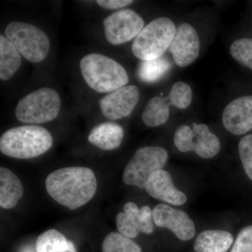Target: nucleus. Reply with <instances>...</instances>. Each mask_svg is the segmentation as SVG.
<instances>
[{"instance_id": "24", "label": "nucleus", "mask_w": 252, "mask_h": 252, "mask_svg": "<svg viewBox=\"0 0 252 252\" xmlns=\"http://www.w3.org/2000/svg\"><path fill=\"white\" fill-rule=\"evenodd\" d=\"M171 105L180 109L188 108L193 99L191 88L183 81H177L172 86L167 95Z\"/></svg>"}, {"instance_id": "11", "label": "nucleus", "mask_w": 252, "mask_h": 252, "mask_svg": "<svg viewBox=\"0 0 252 252\" xmlns=\"http://www.w3.org/2000/svg\"><path fill=\"white\" fill-rule=\"evenodd\" d=\"M152 215L157 226L171 230L182 241L190 240L195 234L194 222L185 212L159 204L152 210Z\"/></svg>"}, {"instance_id": "9", "label": "nucleus", "mask_w": 252, "mask_h": 252, "mask_svg": "<svg viewBox=\"0 0 252 252\" xmlns=\"http://www.w3.org/2000/svg\"><path fill=\"white\" fill-rule=\"evenodd\" d=\"M124 212H119L116 218L117 229L121 234L132 239L140 233L150 235L154 232L152 210L147 205L138 208L132 202L124 205Z\"/></svg>"}, {"instance_id": "4", "label": "nucleus", "mask_w": 252, "mask_h": 252, "mask_svg": "<svg viewBox=\"0 0 252 252\" xmlns=\"http://www.w3.org/2000/svg\"><path fill=\"white\" fill-rule=\"evenodd\" d=\"M177 28L167 17L156 18L144 26L132 44V54L141 61L160 59L171 45Z\"/></svg>"}, {"instance_id": "12", "label": "nucleus", "mask_w": 252, "mask_h": 252, "mask_svg": "<svg viewBox=\"0 0 252 252\" xmlns=\"http://www.w3.org/2000/svg\"><path fill=\"white\" fill-rule=\"evenodd\" d=\"M200 47V39L196 31L191 25L184 23L177 28L169 50L175 64L185 67L198 59Z\"/></svg>"}, {"instance_id": "26", "label": "nucleus", "mask_w": 252, "mask_h": 252, "mask_svg": "<svg viewBox=\"0 0 252 252\" xmlns=\"http://www.w3.org/2000/svg\"><path fill=\"white\" fill-rule=\"evenodd\" d=\"M174 142L181 152H193L194 147L193 130L189 126H181L176 130L174 136Z\"/></svg>"}, {"instance_id": "1", "label": "nucleus", "mask_w": 252, "mask_h": 252, "mask_svg": "<svg viewBox=\"0 0 252 252\" xmlns=\"http://www.w3.org/2000/svg\"><path fill=\"white\" fill-rule=\"evenodd\" d=\"M48 194L57 203L74 210L89 203L97 190V180L89 167H67L51 172L46 179Z\"/></svg>"}, {"instance_id": "28", "label": "nucleus", "mask_w": 252, "mask_h": 252, "mask_svg": "<svg viewBox=\"0 0 252 252\" xmlns=\"http://www.w3.org/2000/svg\"><path fill=\"white\" fill-rule=\"evenodd\" d=\"M230 252H252V225L240 232Z\"/></svg>"}, {"instance_id": "8", "label": "nucleus", "mask_w": 252, "mask_h": 252, "mask_svg": "<svg viewBox=\"0 0 252 252\" xmlns=\"http://www.w3.org/2000/svg\"><path fill=\"white\" fill-rule=\"evenodd\" d=\"M104 34L108 42L120 45L132 40L144 28L143 18L131 9H122L103 21Z\"/></svg>"}, {"instance_id": "25", "label": "nucleus", "mask_w": 252, "mask_h": 252, "mask_svg": "<svg viewBox=\"0 0 252 252\" xmlns=\"http://www.w3.org/2000/svg\"><path fill=\"white\" fill-rule=\"evenodd\" d=\"M230 53L237 62L252 69V38H240L233 41Z\"/></svg>"}, {"instance_id": "18", "label": "nucleus", "mask_w": 252, "mask_h": 252, "mask_svg": "<svg viewBox=\"0 0 252 252\" xmlns=\"http://www.w3.org/2000/svg\"><path fill=\"white\" fill-rule=\"evenodd\" d=\"M194 152L199 157L209 159L216 157L220 149V141L205 124H193Z\"/></svg>"}, {"instance_id": "3", "label": "nucleus", "mask_w": 252, "mask_h": 252, "mask_svg": "<svg viewBox=\"0 0 252 252\" xmlns=\"http://www.w3.org/2000/svg\"><path fill=\"white\" fill-rule=\"evenodd\" d=\"M80 69L86 84L98 93H112L129 81L125 68L102 54L86 55L81 60Z\"/></svg>"}, {"instance_id": "6", "label": "nucleus", "mask_w": 252, "mask_h": 252, "mask_svg": "<svg viewBox=\"0 0 252 252\" xmlns=\"http://www.w3.org/2000/svg\"><path fill=\"white\" fill-rule=\"evenodd\" d=\"M4 32L5 36L28 61L40 63L47 57L50 50L49 37L36 26L14 21L6 26Z\"/></svg>"}, {"instance_id": "10", "label": "nucleus", "mask_w": 252, "mask_h": 252, "mask_svg": "<svg viewBox=\"0 0 252 252\" xmlns=\"http://www.w3.org/2000/svg\"><path fill=\"white\" fill-rule=\"evenodd\" d=\"M140 98L136 86H125L109 93L99 100L102 114L109 120H119L130 115Z\"/></svg>"}, {"instance_id": "15", "label": "nucleus", "mask_w": 252, "mask_h": 252, "mask_svg": "<svg viewBox=\"0 0 252 252\" xmlns=\"http://www.w3.org/2000/svg\"><path fill=\"white\" fill-rule=\"evenodd\" d=\"M124 131L119 124L105 122L94 126L88 137L91 144L104 151L117 149L122 144Z\"/></svg>"}, {"instance_id": "2", "label": "nucleus", "mask_w": 252, "mask_h": 252, "mask_svg": "<svg viewBox=\"0 0 252 252\" xmlns=\"http://www.w3.org/2000/svg\"><path fill=\"white\" fill-rule=\"evenodd\" d=\"M53 145V137L44 127L18 126L6 131L0 138V151L7 157L30 159L45 154Z\"/></svg>"}, {"instance_id": "29", "label": "nucleus", "mask_w": 252, "mask_h": 252, "mask_svg": "<svg viewBox=\"0 0 252 252\" xmlns=\"http://www.w3.org/2000/svg\"><path fill=\"white\" fill-rule=\"evenodd\" d=\"M96 2L104 9L114 10L126 7L134 1L132 0H98Z\"/></svg>"}, {"instance_id": "21", "label": "nucleus", "mask_w": 252, "mask_h": 252, "mask_svg": "<svg viewBox=\"0 0 252 252\" xmlns=\"http://www.w3.org/2000/svg\"><path fill=\"white\" fill-rule=\"evenodd\" d=\"M36 252H77L75 245L57 230L50 229L39 235Z\"/></svg>"}, {"instance_id": "22", "label": "nucleus", "mask_w": 252, "mask_h": 252, "mask_svg": "<svg viewBox=\"0 0 252 252\" xmlns=\"http://www.w3.org/2000/svg\"><path fill=\"white\" fill-rule=\"evenodd\" d=\"M170 67V61L165 58L142 61L137 69V77L143 82H156L166 74Z\"/></svg>"}, {"instance_id": "20", "label": "nucleus", "mask_w": 252, "mask_h": 252, "mask_svg": "<svg viewBox=\"0 0 252 252\" xmlns=\"http://www.w3.org/2000/svg\"><path fill=\"white\" fill-rule=\"evenodd\" d=\"M168 97H152L146 105L142 119L144 124L149 127H155L163 125L170 117V106Z\"/></svg>"}, {"instance_id": "5", "label": "nucleus", "mask_w": 252, "mask_h": 252, "mask_svg": "<svg viewBox=\"0 0 252 252\" xmlns=\"http://www.w3.org/2000/svg\"><path fill=\"white\" fill-rule=\"evenodd\" d=\"M61 107L59 93L50 88H41L19 101L15 116L25 124H43L54 120L59 116Z\"/></svg>"}, {"instance_id": "30", "label": "nucleus", "mask_w": 252, "mask_h": 252, "mask_svg": "<svg viewBox=\"0 0 252 252\" xmlns=\"http://www.w3.org/2000/svg\"><path fill=\"white\" fill-rule=\"evenodd\" d=\"M21 252H36V251L34 252L32 248H31V247L28 246L25 247Z\"/></svg>"}, {"instance_id": "7", "label": "nucleus", "mask_w": 252, "mask_h": 252, "mask_svg": "<svg viewBox=\"0 0 252 252\" xmlns=\"http://www.w3.org/2000/svg\"><path fill=\"white\" fill-rule=\"evenodd\" d=\"M168 158L165 149L160 147H144L137 149L126 165L123 181L126 185L145 188L150 176L162 170Z\"/></svg>"}, {"instance_id": "17", "label": "nucleus", "mask_w": 252, "mask_h": 252, "mask_svg": "<svg viewBox=\"0 0 252 252\" xmlns=\"http://www.w3.org/2000/svg\"><path fill=\"white\" fill-rule=\"evenodd\" d=\"M233 243V235L221 230H207L197 237L194 244L196 252H226Z\"/></svg>"}, {"instance_id": "19", "label": "nucleus", "mask_w": 252, "mask_h": 252, "mask_svg": "<svg viewBox=\"0 0 252 252\" xmlns=\"http://www.w3.org/2000/svg\"><path fill=\"white\" fill-rule=\"evenodd\" d=\"M21 54L6 36H0V79L9 80L21 64Z\"/></svg>"}, {"instance_id": "14", "label": "nucleus", "mask_w": 252, "mask_h": 252, "mask_svg": "<svg viewBox=\"0 0 252 252\" xmlns=\"http://www.w3.org/2000/svg\"><path fill=\"white\" fill-rule=\"evenodd\" d=\"M144 189L152 198L175 206L184 205L187 200V195L176 188L170 173L164 170L152 174Z\"/></svg>"}, {"instance_id": "16", "label": "nucleus", "mask_w": 252, "mask_h": 252, "mask_svg": "<svg viewBox=\"0 0 252 252\" xmlns=\"http://www.w3.org/2000/svg\"><path fill=\"white\" fill-rule=\"evenodd\" d=\"M23 195L19 178L6 167H0V206L9 210L17 205Z\"/></svg>"}, {"instance_id": "23", "label": "nucleus", "mask_w": 252, "mask_h": 252, "mask_svg": "<svg viewBox=\"0 0 252 252\" xmlns=\"http://www.w3.org/2000/svg\"><path fill=\"white\" fill-rule=\"evenodd\" d=\"M102 252H142L140 247L120 233H109L104 239Z\"/></svg>"}, {"instance_id": "13", "label": "nucleus", "mask_w": 252, "mask_h": 252, "mask_svg": "<svg viewBox=\"0 0 252 252\" xmlns=\"http://www.w3.org/2000/svg\"><path fill=\"white\" fill-rule=\"evenodd\" d=\"M222 123L225 129L235 135L252 130V95L233 99L225 107Z\"/></svg>"}, {"instance_id": "27", "label": "nucleus", "mask_w": 252, "mask_h": 252, "mask_svg": "<svg viewBox=\"0 0 252 252\" xmlns=\"http://www.w3.org/2000/svg\"><path fill=\"white\" fill-rule=\"evenodd\" d=\"M238 149L245 173L252 181V135H245L240 140Z\"/></svg>"}]
</instances>
